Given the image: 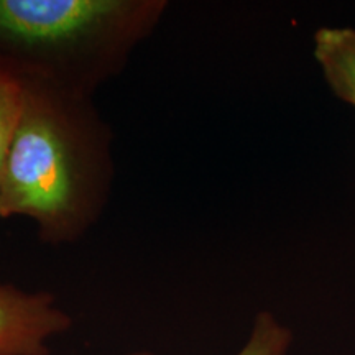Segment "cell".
I'll return each instance as SVG.
<instances>
[{"instance_id": "7a4b0ae2", "label": "cell", "mask_w": 355, "mask_h": 355, "mask_svg": "<svg viewBox=\"0 0 355 355\" xmlns=\"http://www.w3.org/2000/svg\"><path fill=\"white\" fill-rule=\"evenodd\" d=\"M168 8V0H0V60L20 83L94 99Z\"/></svg>"}, {"instance_id": "3957f363", "label": "cell", "mask_w": 355, "mask_h": 355, "mask_svg": "<svg viewBox=\"0 0 355 355\" xmlns=\"http://www.w3.org/2000/svg\"><path fill=\"white\" fill-rule=\"evenodd\" d=\"M73 324L53 293L0 285V355H50L51 340Z\"/></svg>"}, {"instance_id": "5b68a950", "label": "cell", "mask_w": 355, "mask_h": 355, "mask_svg": "<svg viewBox=\"0 0 355 355\" xmlns=\"http://www.w3.org/2000/svg\"><path fill=\"white\" fill-rule=\"evenodd\" d=\"M295 340L293 331L272 311H259L245 344L235 355H288Z\"/></svg>"}, {"instance_id": "8992f818", "label": "cell", "mask_w": 355, "mask_h": 355, "mask_svg": "<svg viewBox=\"0 0 355 355\" xmlns=\"http://www.w3.org/2000/svg\"><path fill=\"white\" fill-rule=\"evenodd\" d=\"M24 109V89L20 83H0V193L7 162Z\"/></svg>"}, {"instance_id": "ba28073f", "label": "cell", "mask_w": 355, "mask_h": 355, "mask_svg": "<svg viewBox=\"0 0 355 355\" xmlns=\"http://www.w3.org/2000/svg\"><path fill=\"white\" fill-rule=\"evenodd\" d=\"M127 355H157L152 350H146V349H139V350H133V352H128Z\"/></svg>"}, {"instance_id": "277c9868", "label": "cell", "mask_w": 355, "mask_h": 355, "mask_svg": "<svg viewBox=\"0 0 355 355\" xmlns=\"http://www.w3.org/2000/svg\"><path fill=\"white\" fill-rule=\"evenodd\" d=\"M314 60L331 91L355 107V28L322 26L313 37Z\"/></svg>"}, {"instance_id": "52a82bcc", "label": "cell", "mask_w": 355, "mask_h": 355, "mask_svg": "<svg viewBox=\"0 0 355 355\" xmlns=\"http://www.w3.org/2000/svg\"><path fill=\"white\" fill-rule=\"evenodd\" d=\"M7 81L20 83V78L12 66H8L7 63H3V61L0 60V83H7Z\"/></svg>"}, {"instance_id": "6da1fadb", "label": "cell", "mask_w": 355, "mask_h": 355, "mask_svg": "<svg viewBox=\"0 0 355 355\" xmlns=\"http://www.w3.org/2000/svg\"><path fill=\"white\" fill-rule=\"evenodd\" d=\"M20 84L24 109L3 176L0 219L25 217L46 245H73L109 206L114 132L94 99Z\"/></svg>"}]
</instances>
